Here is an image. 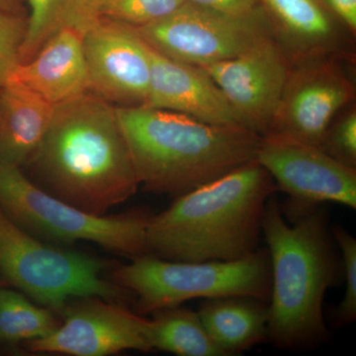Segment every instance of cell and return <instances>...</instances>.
<instances>
[{"mask_svg": "<svg viewBox=\"0 0 356 356\" xmlns=\"http://www.w3.org/2000/svg\"><path fill=\"white\" fill-rule=\"evenodd\" d=\"M29 6L27 33L20 51V64L32 60L44 43L65 27L76 29L79 0H26Z\"/></svg>", "mask_w": 356, "mask_h": 356, "instance_id": "cell-21", "label": "cell"}, {"mask_svg": "<svg viewBox=\"0 0 356 356\" xmlns=\"http://www.w3.org/2000/svg\"><path fill=\"white\" fill-rule=\"evenodd\" d=\"M27 165L40 188L97 216L132 197L140 185L116 106L89 91L55 105Z\"/></svg>", "mask_w": 356, "mask_h": 356, "instance_id": "cell-1", "label": "cell"}, {"mask_svg": "<svg viewBox=\"0 0 356 356\" xmlns=\"http://www.w3.org/2000/svg\"><path fill=\"white\" fill-rule=\"evenodd\" d=\"M140 184L184 195L257 159L261 137L149 106L116 107Z\"/></svg>", "mask_w": 356, "mask_h": 356, "instance_id": "cell-4", "label": "cell"}, {"mask_svg": "<svg viewBox=\"0 0 356 356\" xmlns=\"http://www.w3.org/2000/svg\"><path fill=\"white\" fill-rule=\"evenodd\" d=\"M212 341L226 356L268 339V303L250 297L204 299L197 312Z\"/></svg>", "mask_w": 356, "mask_h": 356, "instance_id": "cell-18", "label": "cell"}, {"mask_svg": "<svg viewBox=\"0 0 356 356\" xmlns=\"http://www.w3.org/2000/svg\"><path fill=\"white\" fill-rule=\"evenodd\" d=\"M91 0H81L79 2V27L84 29L88 25V8Z\"/></svg>", "mask_w": 356, "mask_h": 356, "instance_id": "cell-28", "label": "cell"}, {"mask_svg": "<svg viewBox=\"0 0 356 356\" xmlns=\"http://www.w3.org/2000/svg\"><path fill=\"white\" fill-rule=\"evenodd\" d=\"M60 327L50 336L29 341L35 353L107 356L123 350H153L152 323L118 302L96 297L70 301Z\"/></svg>", "mask_w": 356, "mask_h": 356, "instance_id": "cell-10", "label": "cell"}, {"mask_svg": "<svg viewBox=\"0 0 356 356\" xmlns=\"http://www.w3.org/2000/svg\"><path fill=\"white\" fill-rule=\"evenodd\" d=\"M152 323L153 350L180 356H226L201 322L197 312L180 306L154 312Z\"/></svg>", "mask_w": 356, "mask_h": 356, "instance_id": "cell-19", "label": "cell"}, {"mask_svg": "<svg viewBox=\"0 0 356 356\" xmlns=\"http://www.w3.org/2000/svg\"><path fill=\"white\" fill-rule=\"evenodd\" d=\"M355 88L329 56L294 60L269 133L320 147Z\"/></svg>", "mask_w": 356, "mask_h": 356, "instance_id": "cell-13", "label": "cell"}, {"mask_svg": "<svg viewBox=\"0 0 356 356\" xmlns=\"http://www.w3.org/2000/svg\"><path fill=\"white\" fill-rule=\"evenodd\" d=\"M334 242L341 250L346 291L343 298L332 311L337 327L353 324L356 320V240L339 225L331 227Z\"/></svg>", "mask_w": 356, "mask_h": 356, "instance_id": "cell-23", "label": "cell"}, {"mask_svg": "<svg viewBox=\"0 0 356 356\" xmlns=\"http://www.w3.org/2000/svg\"><path fill=\"white\" fill-rule=\"evenodd\" d=\"M185 2L234 15L254 13L261 7L259 0H185Z\"/></svg>", "mask_w": 356, "mask_h": 356, "instance_id": "cell-26", "label": "cell"}, {"mask_svg": "<svg viewBox=\"0 0 356 356\" xmlns=\"http://www.w3.org/2000/svg\"><path fill=\"white\" fill-rule=\"evenodd\" d=\"M60 321L50 309L34 304L22 292L0 286V341L19 343L50 336Z\"/></svg>", "mask_w": 356, "mask_h": 356, "instance_id": "cell-20", "label": "cell"}, {"mask_svg": "<svg viewBox=\"0 0 356 356\" xmlns=\"http://www.w3.org/2000/svg\"><path fill=\"white\" fill-rule=\"evenodd\" d=\"M275 182L257 161L178 196L147 229L149 254L173 261H232L259 250Z\"/></svg>", "mask_w": 356, "mask_h": 356, "instance_id": "cell-2", "label": "cell"}, {"mask_svg": "<svg viewBox=\"0 0 356 356\" xmlns=\"http://www.w3.org/2000/svg\"><path fill=\"white\" fill-rule=\"evenodd\" d=\"M6 281L0 280V286H6Z\"/></svg>", "mask_w": 356, "mask_h": 356, "instance_id": "cell-30", "label": "cell"}, {"mask_svg": "<svg viewBox=\"0 0 356 356\" xmlns=\"http://www.w3.org/2000/svg\"><path fill=\"white\" fill-rule=\"evenodd\" d=\"M27 33V18L0 11V88L20 65V51Z\"/></svg>", "mask_w": 356, "mask_h": 356, "instance_id": "cell-24", "label": "cell"}, {"mask_svg": "<svg viewBox=\"0 0 356 356\" xmlns=\"http://www.w3.org/2000/svg\"><path fill=\"white\" fill-rule=\"evenodd\" d=\"M113 280L137 297L140 315L198 298L250 297L268 303L270 255L267 248H259L238 261L187 262L144 254L117 266Z\"/></svg>", "mask_w": 356, "mask_h": 356, "instance_id": "cell-5", "label": "cell"}, {"mask_svg": "<svg viewBox=\"0 0 356 356\" xmlns=\"http://www.w3.org/2000/svg\"><path fill=\"white\" fill-rule=\"evenodd\" d=\"M274 36L293 62L337 51L341 35L320 0H259Z\"/></svg>", "mask_w": 356, "mask_h": 356, "instance_id": "cell-17", "label": "cell"}, {"mask_svg": "<svg viewBox=\"0 0 356 356\" xmlns=\"http://www.w3.org/2000/svg\"><path fill=\"white\" fill-rule=\"evenodd\" d=\"M327 11L351 33L356 31V0H320Z\"/></svg>", "mask_w": 356, "mask_h": 356, "instance_id": "cell-27", "label": "cell"}, {"mask_svg": "<svg viewBox=\"0 0 356 356\" xmlns=\"http://www.w3.org/2000/svg\"><path fill=\"white\" fill-rule=\"evenodd\" d=\"M147 48L151 83L145 106L188 115L212 125L243 127L221 89L203 67L165 57L149 44Z\"/></svg>", "mask_w": 356, "mask_h": 356, "instance_id": "cell-14", "label": "cell"}, {"mask_svg": "<svg viewBox=\"0 0 356 356\" xmlns=\"http://www.w3.org/2000/svg\"><path fill=\"white\" fill-rule=\"evenodd\" d=\"M292 58L275 36L238 57L203 67L235 112L243 127L269 133L286 86Z\"/></svg>", "mask_w": 356, "mask_h": 356, "instance_id": "cell-11", "label": "cell"}, {"mask_svg": "<svg viewBox=\"0 0 356 356\" xmlns=\"http://www.w3.org/2000/svg\"><path fill=\"white\" fill-rule=\"evenodd\" d=\"M291 222L275 194L271 195L261 222L271 262L268 339L280 348L296 350L329 337L325 295L344 281V270L327 208L320 205Z\"/></svg>", "mask_w": 356, "mask_h": 356, "instance_id": "cell-3", "label": "cell"}, {"mask_svg": "<svg viewBox=\"0 0 356 356\" xmlns=\"http://www.w3.org/2000/svg\"><path fill=\"white\" fill-rule=\"evenodd\" d=\"M9 81L25 84L54 105L88 92L81 33L72 27L58 30L32 60L16 67Z\"/></svg>", "mask_w": 356, "mask_h": 356, "instance_id": "cell-15", "label": "cell"}, {"mask_svg": "<svg viewBox=\"0 0 356 356\" xmlns=\"http://www.w3.org/2000/svg\"><path fill=\"white\" fill-rule=\"evenodd\" d=\"M18 2L19 0H0V11L20 14Z\"/></svg>", "mask_w": 356, "mask_h": 356, "instance_id": "cell-29", "label": "cell"}, {"mask_svg": "<svg viewBox=\"0 0 356 356\" xmlns=\"http://www.w3.org/2000/svg\"><path fill=\"white\" fill-rule=\"evenodd\" d=\"M133 29L165 57L201 67L238 57L274 36L262 7L234 15L187 2L163 19Z\"/></svg>", "mask_w": 356, "mask_h": 356, "instance_id": "cell-8", "label": "cell"}, {"mask_svg": "<svg viewBox=\"0 0 356 356\" xmlns=\"http://www.w3.org/2000/svg\"><path fill=\"white\" fill-rule=\"evenodd\" d=\"M0 208L39 238L65 243L86 241L131 259L149 254L147 229L152 214L147 210L116 216L90 214L40 188L21 168L2 163Z\"/></svg>", "mask_w": 356, "mask_h": 356, "instance_id": "cell-7", "label": "cell"}, {"mask_svg": "<svg viewBox=\"0 0 356 356\" xmlns=\"http://www.w3.org/2000/svg\"><path fill=\"white\" fill-rule=\"evenodd\" d=\"M112 262L51 247L18 226L0 208V274L39 305L62 315L72 299L118 302L127 290L102 277Z\"/></svg>", "mask_w": 356, "mask_h": 356, "instance_id": "cell-6", "label": "cell"}, {"mask_svg": "<svg viewBox=\"0 0 356 356\" xmlns=\"http://www.w3.org/2000/svg\"><path fill=\"white\" fill-rule=\"evenodd\" d=\"M257 161L273 177L288 200L281 205L290 222L322 204L356 209V170L323 151L280 134L262 136Z\"/></svg>", "mask_w": 356, "mask_h": 356, "instance_id": "cell-9", "label": "cell"}, {"mask_svg": "<svg viewBox=\"0 0 356 356\" xmlns=\"http://www.w3.org/2000/svg\"><path fill=\"white\" fill-rule=\"evenodd\" d=\"M185 0H91L88 23L97 18L140 27L156 22L184 6Z\"/></svg>", "mask_w": 356, "mask_h": 356, "instance_id": "cell-22", "label": "cell"}, {"mask_svg": "<svg viewBox=\"0 0 356 356\" xmlns=\"http://www.w3.org/2000/svg\"><path fill=\"white\" fill-rule=\"evenodd\" d=\"M321 149L343 165L355 168L356 165V112L350 110L337 121H332L327 129Z\"/></svg>", "mask_w": 356, "mask_h": 356, "instance_id": "cell-25", "label": "cell"}, {"mask_svg": "<svg viewBox=\"0 0 356 356\" xmlns=\"http://www.w3.org/2000/svg\"><path fill=\"white\" fill-rule=\"evenodd\" d=\"M88 91L116 107L146 105L151 83L147 44L132 26L97 18L81 33Z\"/></svg>", "mask_w": 356, "mask_h": 356, "instance_id": "cell-12", "label": "cell"}, {"mask_svg": "<svg viewBox=\"0 0 356 356\" xmlns=\"http://www.w3.org/2000/svg\"><path fill=\"white\" fill-rule=\"evenodd\" d=\"M55 105L18 81L0 88V163L27 165L50 127Z\"/></svg>", "mask_w": 356, "mask_h": 356, "instance_id": "cell-16", "label": "cell"}]
</instances>
